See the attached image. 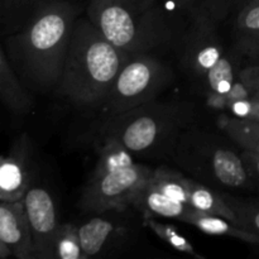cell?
I'll return each mask as SVG.
<instances>
[{
    "label": "cell",
    "instance_id": "1",
    "mask_svg": "<svg viewBox=\"0 0 259 259\" xmlns=\"http://www.w3.org/2000/svg\"><path fill=\"white\" fill-rule=\"evenodd\" d=\"M80 13L67 0H48L23 29L5 37L8 58L25 88L40 93L57 89Z\"/></svg>",
    "mask_w": 259,
    "mask_h": 259
},
{
    "label": "cell",
    "instance_id": "2",
    "mask_svg": "<svg viewBox=\"0 0 259 259\" xmlns=\"http://www.w3.org/2000/svg\"><path fill=\"white\" fill-rule=\"evenodd\" d=\"M132 53L115 47L89 18H77L57 93L81 109H98Z\"/></svg>",
    "mask_w": 259,
    "mask_h": 259
},
{
    "label": "cell",
    "instance_id": "3",
    "mask_svg": "<svg viewBox=\"0 0 259 259\" xmlns=\"http://www.w3.org/2000/svg\"><path fill=\"white\" fill-rule=\"evenodd\" d=\"M194 124L190 104L153 100L101 121L96 142L114 141L134 157L168 158L180 134Z\"/></svg>",
    "mask_w": 259,
    "mask_h": 259
},
{
    "label": "cell",
    "instance_id": "4",
    "mask_svg": "<svg viewBox=\"0 0 259 259\" xmlns=\"http://www.w3.org/2000/svg\"><path fill=\"white\" fill-rule=\"evenodd\" d=\"M88 18L109 42L132 55L156 53L175 38L156 0H90Z\"/></svg>",
    "mask_w": 259,
    "mask_h": 259
},
{
    "label": "cell",
    "instance_id": "5",
    "mask_svg": "<svg viewBox=\"0 0 259 259\" xmlns=\"http://www.w3.org/2000/svg\"><path fill=\"white\" fill-rule=\"evenodd\" d=\"M168 158L192 179L215 190L254 187L240 153L225 138L195 124L180 134Z\"/></svg>",
    "mask_w": 259,
    "mask_h": 259
},
{
    "label": "cell",
    "instance_id": "6",
    "mask_svg": "<svg viewBox=\"0 0 259 259\" xmlns=\"http://www.w3.org/2000/svg\"><path fill=\"white\" fill-rule=\"evenodd\" d=\"M99 143L95 169L81 194L83 212L103 214L132 207L134 196L148 181L153 167L136 162L133 154L114 141Z\"/></svg>",
    "mask_w": 259,
    "mask_h": 259
},
{
    "label": "cell",
    "instance_id": "7",
    "mask_svg": "<svg viewBox=\"0 0 259 259\" xmlns=\"http://www.w3.org/2000/svg\"><path fill=\"white\" fill-rule=\"evenodd\" d=\"M174 78L172 68L156 53L131 55L96 110L106 120L151 103L174 82Z\"/></svg>",
    "mask_w": 259,
    "mask_h": 259
},
{
    "label": "cell",
    "instance_id": "8",
    "mask_svg": "<svg viewBox=\"0 0 259 259\" xmlns=\"http://www.w3.org/2000/svg\"><path fill=\"white\" fill-rule=\"evenodd\" d=\"M190 15V27L180 42V63L187 75L201 81L225 50L218 32L219 24L196 10H192Z\"/></svg>",
    "mask_w": 259,
    "mask_h": 259
},
{
    "label": "cell",
    "instance_id": "9",
    "mask_svg": "<svg viewBox=\"0 0 259 259\" xmlns=\"http://www.w3.org/2000/svg\"><path fill=\"white\" fill-rule=\"evenodd\" d=\"M30 234L33 259H55V240L60 222L53 196L40 186H30L23 197Z\"/></svg>",
    "mask_w": 259,
    "mask_h": 259
},
{
    "label": "cell",
    "instance_id": "10",
    "mask_svg": "<svg viewBox=\"0 0 259 259\" xmlns=\"http://www.w3.org/2000/svg\"><path fill=\"white\" fill-rule=\"evenodd\" d=\"M32 146L27 136L15 141L5 156H0V201H19L30 187Z\"/></svg>",
    "mask_w": 259,
    "mask_h": 259
},
{
    "label": "cell",
    "instance_id": "11",
    "mask_svg": "<svg viewBox=\"0 0 259 259\" xmlns=\"http://www.w3.org/2000/svg\"><path fill=\"white\" fill-rule=\"evenodd\" d=\"M0 240L18 259H33L32 234L23 200L0 201Z\"/></svg>",
    "mask_w": 259,
    "mask_h": 259
},
{
    "label": "cell",
    "instance_id": "12",
    "mask_svg": "<svg viewBox=\"0 0 259 259\" xmlns=\"http://www.w3.org/2000/svg\"><path fill=\"white\" fill-rule=\"evenodd\" d=\"M81 245L85 258H93L101 254L114 244L123 239L125 235V227L113 218L99 217L91 218L78 227Z\"/></svg>",
    "mask_w": 259,
    "mask_h": 259
},
{
    "label": "cell",
    "instance_id": "13",
    "mask_svg": "<svg viewBox=\"0 0 259 259\" xmlns=\"http://www.w3.org/2000/svg\"><path fill=\"white\" fill-rule=\"evenodd\" d=\"M132 207L141 211L143 215L175 219L182 223L192 209L189 205L182 204V202L176 201L167 195L162 194L148 181L137 192L133 202H132Z\"/></svg>",
    "mask_w": 259,
    "mask_h": 259
},
{
    "label": "cell",
    "instance_id": "14",
    "mask_svg": "<svg viewBox=\"0 0 259 259\" xmlns=\"http://www.w3.org/2000/svg\"><path fill=\"white\" fill-rule=\"evenodd\" d=\"M240 57L242 55L234 47L230 52H224L219 61L207 71L201 80V86L206 98L225 96L232 91L242 70L239 63Z\"/></svg>",
    "mask_w": 259,
    "mask_h": 259
},
{
    "label": "cell",
    "instance_id": "15",
    "mask_svg": "<svg viewBox=\"0 0 259 259\" xmlns=\"http://www.w3.org/2000/svg\"><path fill=\"white\" fill-rule=\"evenodd\" d=\"M0 100L17 115H24L33 108V99L18 77L9 58L0 47Z\"/></svg>",
    "mask_w": 259,
    "mask_h": 259
},
{
    "label": "cell",
    "instance_id": "16",
    "mask_svg": "<svg viewBox=\"0 0 259 259\" xmlns=\"http://www.w3.org/2000/svg\"><path fill=\"white\" fill-rule=\"evenodd\" d=\"M184 223L197 228L200 232L209 235H220V237H229L233 239L242 240V242L249 243V244L259 245V234L253 233L250 230L240 228L235 225L230 220L225 218L218 217V215L206 214V212L199 211L192 207L191 211L185 218Z\"/></svg>",
    "mask_w": 259,
    "mask_h": 259
},
{
    "label": "cell",
    "instance_id": "17",
    "mask_svg": "<svg viewBox=\"0 0 259 259\" xmlns=\"http://www.w3.org/2000/svg\"><path fill=\"white\" fill-rule=\"evenodd\" d=\"M189 202L190 206L199 211L225 218L235 224L237 218L224 195L192 177H189Z\"/></svg>",
    "mask_w": 259,
    "mask_h": 259
},
{
    "label": "cell",
    "instance_id": "18",
    "mask_svg": "<svg viewBox=\"0 0 259 259\" xmlns=\"http://www.w3.org/2000/svg\"><path fill=\"white\" fill-rule=\"evenodd\" d=\"M218 128L239 148L259 156V123L222 114L218 118Z\"/></svg>",
    "mask_w": 259,
    "mask_h": 259
},
{
    "label": "cell",
    "instance_id": "19",
    "mask_svg": "<svg viewBox=\"0 0 259 259\" xmlns=\"http://www.w3.org/2000/svg\"><path fill=\"white\" fill-rule=\"evenodd\" d=\"M148 182L162 194L190 206L189 177L185 176L181 172L166 166L157 167V168H153Z\"/></svg>",
    "mask_w": 259,
    "mask_h": 259
},
{
    "label": "cell",
    "instance_id": "20",
    "mask_svg": "<svg viewBox=\"0 0 259 259\" xmlns=\"http://www.w3.org/2000/svg\"><path fill=\"white\" fill-rule=\"evenodd\" d=\"M143 219L146 227H148L159 239L163 240L164 243H167L169 247L176 249L177 252L192 255V257L195 258L204 259V255L199 254V253L196 252V249H195L194 245H192L186 238L182 237V235L177 232L175 227L158 222L157 218L149 217V215H143Z\"/></svg>",
    "mask_w": 259,
    "mask_h": 259
},
{
    "label": "cell",
    "instance_id": "21",
    "mask_svg": "<svg viewBox=\"0 0 259 259\" xmlns=\"http://www.w3.org/2000/svg\"><path fill=\"white\" fill-rule=\"evenodd\" d=\"M55 259H86L81 245L78 227L61 224L55 240Z\"/></svg>",
    "mask_w": 259,
    "mask_h": 259
},
{
    "label": "cell",
    "instance_id": "22",
    "mask_svg": "<svg viewBox=\"0 0 259 259\" xmlns=\"http://www.w3.org/2000/svg\"><path fill=\"white\" fill-rule=\"evenodd\" d=\"M223 195H224V199L227 200L229 206L234 211L235 218H237L235 225L259 234V205L247 201H240L235 197L229 196L228 194Z\"/></svg>",
    "mask_w": 259,
    "mask_h": 259
},
{
    "label": "cell",
    "instance_id": "23",
    "mask_svg": "<svg viewBox=\"0 0 259 259\" xmlns=\"http://www.w3.org/2000/svg\"><path fill=\"white\" fill-rule=\"evenodd\" d=\"M248 2L249 0H202L201 4L195 7L194 10L201 13L204 17L209 18L217 24H220L235 8L239 7L242 9Z\"/></svg>",
    "mask_w": 259,
    "mask_h": 259
},
{
    "label": "cell",
    "instance_id": "24",
    "mask_svg": "<svg viewBox=\"0 0 259 259\" xmlns=\"http://www.w3.org/2000/svg\"><path fill=\"white\" fill-rule=\"evenodd\" d=\"M235 29L238 35L259 32V0H249L238 12Z\"/></svg>",
    "mask_w": 259,
    "mask_h": 259
},
{
    "label": "cell",
    "instance_id": "25",
    "mask_svg": "<svg viewBox=\"0 0 259 259\" xmlns=\"http://www.w3.org/2000/svg\"><path fill=\"white\" fill-rule=\"evenodd\" d=\"M225 110L228 111V114L237 118L248 119V120L259 123V96L233 101L227 106Z\"/></svg>",
    "mask_w": 259,
    "mask_h": 259
},
{
    "label": "cell",
    "instance_id": "26",
    "mask_svg": "<svg viewBox=\"0 0 259 259\" xmlns=\"http://www.w3.org/2000/svg\"><path fill=\"white\" fill-rule=\"evenodd\" d=\"M234 47L253 63H259V32L238 35Z\"/></svg>",
    "mask_w": 259,
    "mask_h": 259
},
{
    "label": "cell",
    "instance_id": "27",
    "mask_svg": "<svg viewBox=\"0 0 259 259\" xmlns=\"http://www.w3.org/2000/svg\"><path fill=\"white\" fill-rule=\"evenodd\" d=\"M239 78L249 89L252 96H259V63H253L242 68Z\"/></svg>",
    "mask_w": 259,
    "mask_h": 259
},
{
    "label": "cell",
    "instance_id": "28",
    "mask_svg": "<svg viewBox=\"0 0 259 259\" xmlns=\"http://www.w3.org/2000/svg\"><path fill=\"white\" fill-rule=\"evenodd\" d=\"M240 156H242L243 162H244L245 167H247L248 174H249L250 179H252L253 185H254V187H259V156L249 151H244V149H242Z\"/></svg>",
    "mask_w": 259,
    "mask_h": 259
},
{
    "label": "cell",
    "instance_id": "29",
    "mask_svg": "<svg viewBox=\"0 0 259 259\" xmlns=\"http://www.w3.org/2000/svg\"><path fill=\"white\" fill-rule=\"evenodd\" d=\"M175 4L179 8H181L182 10H186V12L191 13L195 9V0H172Z\"/></svg>",
    "mask_w": 259,
    "mask_h": 259
},
{
    "label": "cell",
    "instance_id": "30",
    "mask_svg": "<svg viewBox=\"0 0 259 259\" xmlns=\"http://www.w3.org/2000/svg\"><path fill=\"white\" fill-rule=\"evenodd\" d=\"M10 255H12L10 249L4 244V243L2 242V240H0V259L8 258V257H10Z\"/></svg>",
    "mask_w": 259,
    "mask_h": 259
}]
</instances>
